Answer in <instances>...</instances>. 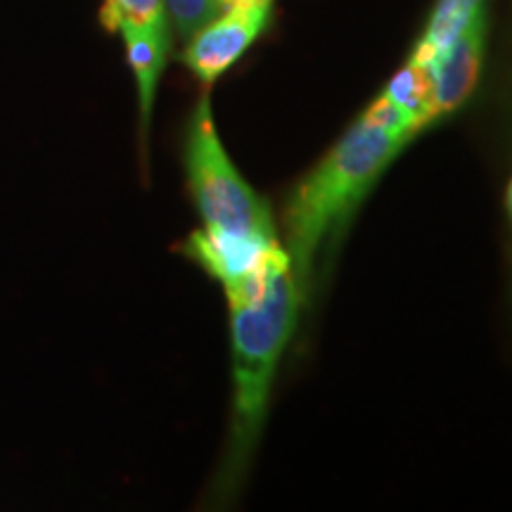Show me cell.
I'll list each match as a JSON object with an SVG mask.
<instances>
[{
	"instance_id": "cell-11",
	"label": "cell",
	"mask_w": 512,
	"mask_h": 512,
	"mask_svg": "<svg viewBox=\"0 0 512 512\" xmlns=\"http://www.w3.org/2000/svg\"><path fill=\"white\" fill-rule=\"evenodd\" d=\"M259 3L273 5V0H223V10L233 8V5H259Z\"/></svg>"
},
{
	"instance_id": "cell-3",
	"label": "cell",
	"mask_w": 512,
	"mask_h": 512,
	"mask_svg": "<svg viewBox=\"0 0 512 512\" xmlns=\"http://www.w3.org/2000/svg\"><path fill=\"white\" fill-rule=\"evenodd\" d=\"M185 169L192 200L204 221V233L264 245L278 242L271 211L223 150L207 95L192 112L185 140Z\"/></svg>"
},
{
	"instance_id": "cell-1",
	"label": "cell",
	"mask_w": 512,
	"mask_h": 512,
	"mask_svg": "<svg viewBox=\"0 0 512 512\" xmlns=\"http://www.w3.org/2000/svg\"><path fill=\"white\" fill-rule=\"evenodd\" d=\"M302 294L283 247L271 254L259 302L230 309L233 328V430L226 463L228 484L245 470L264 425L280 354L292 337Z\"/></svg>"
},
{
	"instance_id": "cell-10",
	"label": "cell",
	"mask_w": 512,
	"mask_h": 512,
	"mask_svg": "<svg viewBox=\"0 0 512 512\" xmlns=\"http://www.w3.org/2000/svg\"><path fill=\"white\" fill-rule=\"evenodd\" d=\"M178 36L190 41L202 27L223 12V0H164Z\"/></svg>"
},
{
	"instance_id": "cell-5",
	"label": "cell",
	"mask_w": 512,
	"mask_h": 512,
	"mask_svg": "<svg viewBox=\"0 0 512 512\" xmlns=\"http://www.w3.org/2000/svg\"><path fill=\"white\" fill-rule=\"evenodd\" d=\"M486 38V17L482 8L475 12L470 24L463 29L456 41L448 46L432 62V98H430V121H437L444 114L456 112L465 105L475 91L479 72H482Z\"/></svg>"
},
{
	"instance_id": "cell-4",
	"label": "cell",
	"mask_w": 512,
	"mask_h": 512,
	"mask_svg": "<svg viewBox=\"0 0 512 512\" xmlns=\"http://www.w3.org/2000/svg\"><path fill=\"white\" fill-rule=\"evenodd\" d=\"M268 15H271L268 3L226 8L190 38L183 62L197 79L211 86L252 46L256 36L264 31Z\"/></svg>"
},
{
	"instance_id": "cell-6",
	"label": "cell",
	"mask_w": 512,
	"mask_h": 512,
	"mask_svg": "<svg viewBox=\"0 0 512 512\" xmlns=\"http://www.w3.org/2000/svg\"><path fill=\"white\" fill-rule=\"evenodd\" d=\"M119 31L121 36H124L128 64H131L133 74H136L140 126H143L145 131V128L150 126V114H152V105H155L157 83L166 64V55H169L171 34L169 31L133 27V24H124V27H119Z\"/></svg>"
},
{
	"instance_id": "cell-7",
	"label": "cell",
	"mask_w": 512,
	"mask_h": 512,
	"mask_svg": "<svg viewBox=\"0 0 512 512\" xmlns=\"http://www.w3.org/2000/svg\"><path fill=\"white\" fill-rule=\"evenodd\" d=\"M482 8V0H439L437 10L427 24L425 36L413 50L411 60L425 67H432L441 53H446L456 38L463 34V29L475 17V12Z\"/></svg>"
},
{
	"instance_id": "cell-12",
	"label": "cell",
	"mask_w": 512,
	"mask_h": 512,
	"mask_svg": "<svg viewBox=\"0 0 512 512\" xmlns=\"http://www.w3.org/2000/svg\"><path fill=\"white\" fill-rule=\"evenodd\" d=\"M508 209H510V214H512V181H510V188H508Z\"/></svg>"
},
{
	"instance_id": "cell-9",
	"label": "cell",
	"mask_w": 512,
	"mask_h": 512,
	"mask_svg": "<svg viewBox=\"0 0 512 512\" xmlns=\"http://www.w3.org/2000/svg\"><path fill=\"white\" fill-rule=\"evenodd\" d=\"M100 19L110 31H119L124 24L133 27L169 31L164 0H105Z\"/></svg>"
},
{
	"instance_id": "cell-8",
	"label": "cell",
	"mask_w": 512,
	"mask_h": 512,
	"mask_svg": "<svg viewBox=\"0 0 512 512\" xmlns=\"http://www.w3.org/2000/svg\"><path fill=\"white\" fill-rule=\"evenodd\" d=\"M396 112L406 117L415 133L425 128L430 121V98H432V74L430 67L408 60L406 67L394 76L387 91L380 95Z\"/></svg>"
},
{
	"instance_id": "cell-2",
	"label": "cell",
	"mask_w": 512,
	"mask_h": 512,
	"mask_svg": "<svg viewBox=\"0 0 512 512\" xmlns=\"http://www.w3.org/2000/svg\"><path fill=\"white\" fill-rule=\"evenodd\" d=\"M408 140L411 136L384 128L363 114L294 190L285 209V252L299 294L306 290L313 261L332 226L366 195Z\"/></svg>"
}]
</instances>
